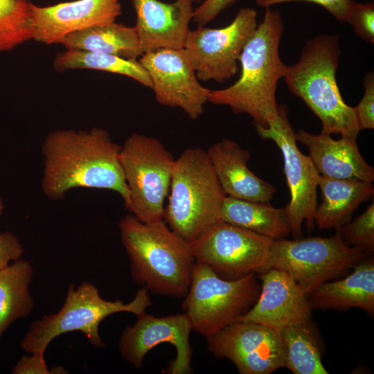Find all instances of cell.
<instances>
[{
	"label": "cell",
	"instance_id": "obj_1",
	"mask_svg": "<svg viewBox=\"0 0 374 374\" xmlns=\"http://www.w3.org/2000/svg\"><path fill=\"white\" fill-rule=\"evenodd\" d=\"M121 148L109 132L100 127L50 132L42 148L43 193L59 200L75 188L109 190L121 195L128 211L130 200L120 161Z\"/></svg>",
	"mask_w": 374,
	"mask_h": 374
},
{
	"label": "cell",
	"instance_id": "obj_2",
	"mask_svg": "<svg viewBox=\"0 0 374 374\" xmlns=\"http://www.w3.org/2000/svg\"><path fill=\"white\" fill-rule=\"evenodd\" d=\"M283 30L280 12L265 8L262 21L240 56L238 80L226 88L210 89L208 101L226 105L235 114H247L255 126L267 128L274 124L279 116L276 98L278 82L288 66L279 54Z\"/></svg>",
	"mask_w": 374,
	"mask_h": 374
},
{
	"label": "cell",
	"instance_id": "obj_3",
	"mask_svg": "<svg viewBox=\"0 0 374 374\" xmlns=\"http://www.w3.org/2000/svg\"><path fill=\"white\" fill-rule=\"evenodd\" d=\"M118 226L132 279L154 294L184 297L195 262L190 244L163 220L144 222L129 213Z\"/></svg>",
	"mask_w": 374,
	"mask_h": 374
},
{
	"label": "cell",
	"instance_id": "obj_4",
	"mask_svg": "<svg viewBox=\"0 0 374 374\" xmlns=\"http://www.w3.org/2000/svg\"><path fill=\"white\" fill-rule=\"evenodd\" d=\"M340 55L338 34L315 36L287 66L284 78L288 89L320 119L321 133L357 139L361 130L355 109L344 101L335 77Z\"/></svg>",
	"mask_w": 374,
	"mask_h": 374
},
{
	"label": "cell",
	"instance_id": "obj_5",
	"mask_svg": "<svg viewBox=\"0 0 374 374\" xmlns=\"http://www.w3.org/2000/svg\"><path fill=\"white\" fill-rule=\"evenodd\" d=\"M225 196L206 151L187 148L175 159L163 220L190 243L221 220Z\"/></svg>",
	"mask_w": 374,
	"mask_h": 374
},
{
	"label": "cell",
	"instance_id": "obj_6",
	"mask_svg": "<svg viewBox=\"0 0 374 374\" xmlns=\"http://www.w3.org/2000/svg\"><path fill=\"white\" fill-rule=\"evenodd\" d=\"M152 305L148 290L143 287L127 303L117 299H103L98 289L91 282L71 285L62 307L56 312L33 322L21 342L28 353H42L57 337L73 331L83 333L89 343L97 348L105 346L100 335V323L109 315L121 312L136 317Z\"/></svg>",
	"mask_w": 374,
	"mask_h": 374
},
{
	"label": "cell",
	"instance_id": "obj_7",
	"mask_svg": "<svg viewBox=\"0 0 374 374\" xmlns=\"http://www.w3.org/2000/svg\"><path fill=\"white\" fill-rule=\"evenodd\" d=\"M260 292L255 273L226 280L208 266L195 261L182 309L189 317L192 331L207 337L247 312Z\"/></svg>",
	"mask_w": 374,
	"mask_h": 374
},
{
	"label": "cell",
	"instance_id": "obj_8",
	"mask_svg": "<svg viewBox=\"0 0 374 374\" xmlns=\"http://www.w3.org/2000/svg\"><path fill=\"white\" fill-rule=\"evenodd\" d=\"M120 161L130 200L128 211L139 220H163L175 159L157 139L141 134L127 138Z\"/></svg>",
	"mask_w": 374,
	"mask_h": 374
},
{
	"label": "cell",
	"instance_id": "obj_9",
	"mask_svg": "<svg viewBox=\"0 0 374 374\" xmlns=\"http://www.w3.org/2000/svg\"><path fill=\"white\" fill-rule=\"evenodd\" d=\"M366 256L337 231L326 238L274 240L269 265L289 274L308 295L321 284L345 276Z\"/></svg>",
	"mask_w": 374,
	"mask_h": 374
},
{
	"label": "cell",
	"instance_id": "obj_10",
	"mask_svg": "<svg viewBox=\"0 0 374 374\" xmlns=\"http://www.w3.org/2000/svg\"><path fill=\"white\" fill-rule=\"evenodd\" d=\"M274 240L222 220L190 242L196 262L208 266L226 280H236L250 273L269 269Z\"/></svg>",
	"mask_w": 374,
	"mask_h": 374
},
{
	"label": "cell",
	"instance_id": "obj_11",
	"mask_svg": "<svg viewBox=\"0 0 374 374\" xmlns=\"http://www.w3.org/2000/svg\"><path fill=\"white\" fill-rule=\"evenodd\" d=\"M278 120L267 128L256 126L263 139L272 140L282 152L284 173L290 194L285 206L291 233L295 238L303 237L304 223L310 233L314 228V213L317 207V188L320 174L309 155L298 148L294 132L290 123L287 108L278 105Z\"/></svg>",
	"mask_w": 374,
	"mask_h": 374
},
{
	"label": "cell",
	"instance_id": "obj_12",
	"mask_svg": "<svg viewBox=\"0 0 374 374\" xmlns=\"http://www.w3.org/2000/svg\"><path fill=\"white\" fill-rule=\"evenodd\" d=\"M257 26L256 10L242 8L225 27L190 30L184 48L198 80L223 82L235 75L241 53Z\"/></svg>",
	"mask_w": 374,
	"mask_h": 374
},
{
	"label": "cell",
	"instance_id": "obj_13",
	"mask_svg": "<svg viewBox=\"0 0 374 374\" xmlns=\"http://www.w3.org/2000/svg\"><path fill=\"white\" fill-rule=\"evenodd\" d=\"M206 338L208 350L232 362L240 374H269L285 367L280 333L262 324L235 321Z\"/></svg>",
	"mask_w": 374,
	"mask_h": 374
},
{
	"label": "cell",
	"instance_id": "obj_14",
	"mask_svg": "<svg viewBox=\"0 0 374 374\" xmlns=\"http://www.w3.org/2000/svg\"><path fill=\"white\" fill-rule=\"evenodd\" d=\"M158 103L182 109L191 119L204 112L210 89L199 82L184 48H159L142 54Z\"/></svg>",
	"mask_w": 374,
	"mask_h": 374
},
{
	"label": "cell",
	"instance_id": "obj_15",
	"mask_svg": "<svg viewBox=\"0 0 374 374\" xmlns=\"http://www.w3.org/2000/svg\"><path fill=\"white\" fill-rule=\"evenodd\" d=\"M192 326L186 312L157 317L145 312L136 321L123 330L118 341L121 356L136 368H141L146 354L158 344L168 343L177 350L175 359L168 368L170 374H190Z\"/></svg>",
	"mask_w": 374,
	"mask_h": 374
},
{
	"label": "cell",
	"instance_id": "obj_16",
	"mask_svg": "<svg viewBox=\"0 0 374 374\" xmlns=\"http://www.w3.org/2000/svg\"><path fill=\"white\" fill-rule=\"evenodd\" d=\"M259 296L252 308L236 321L262 324L279 332L285 327L311 321L308 295L287 272L269 269L259 274Z\"/></svg>",
	"mask_w": 374,
	"mask_h": 374
},
{
	"label": "cell",
	"instance_id": "obj_17",
	"mask_svg": "<svg viewBox=\"0 0 374 374\" xmlns=\"http://www.w3.org/2000/svg\"><path fill=\"white\" fill-rule=\"evenodd\" d=\"M33 39L46 44L58 43L69 33L116 22L121 14L120 0H76L39 7L30 3Z\"/></svg>",
	"mask_w": 374,
	"mask_h": 374
},
{
	"label": "cell",
	"instance_id": "obj_18",
	"mask_svg": "<svg viewBox=\"0 0 374 374\" xmlns=\"http://www.w3.org/2000/svg\"><path fill=\"white\" fill-rule=\"evenodd\" d=\"M135 28L143 53L159 48H183L190 31L192 0H132Z\"/></svg>",
	"mask_w": 374,
	"mask_h": 374
},
{
	"label": "cell",
	"instance_id": "obj_19",
	"mask_svg": "<svg viewBox=\"0 0 374 374\" xmlns=\"http://www.w3.org/2000/svg\"><path fill=\"white\" fill-rule=\"evenodd\" d=\"M206 153L226 196L261 202L274 198L276 188L248 168L251 153L247 149L223 139L213 144Z\"/></svg>",
	"mask_w": 374,
	"mask_h": 374
},
{
	"label": "cell",
	"instance_id": "obj_20",
	"mask_svg": "<svg viewBox=\"0 0 374 374\" xmlns=\"http://www.w3.org/2000/svg\"><path fill=\"white\" fill-rule=\"evenodd\" d=\"M296 141L305 145L320 175L339 179H359L373 182L374 168L363 158L356 139L314 134L304 130L294 133Z\"/></svg>",
	"mask_w": 374,
	"mask_h": 374
},
{
	"label": "cell",
	"instance_id": "obj_21",
	"mask_svg": "<svg viewBox=\"0 0 374 374\" xmlns=\"http://www.w3.org/2000/svg\"><path fill=\"white\" fill-rule=\"evenodd\" d=\"M352 269L345 278L326 282L309 294L312 309L339 310L358 308L373 315V258L366 257Z\"/></svg>",
	"mask_w": 374,
	"mask_h": 374
},
{
	"label": "cell",
	"instance_id": "obj_22",
	"mask_svg": "<svg viewBox=\"0 0 374 374\" xmlns=\"http://www.w3.org/2000/svg\"><path fill=\"white\" fill-rule=\"evenodd\" d=\"M321 203L314 213V224L319 229L339 231L350 220L355 211L374 194L371 181L339 179L320 175L318 183Z\"/></svg>",
	"mask_w": 374,
	"mask_h": 374
},
{
	"label": "cell",
	"instance_id": "obj_23",
	"mask_svg": "<svg viewBox=\"0 0 374 374\" xmlns=\"http://www.w3.org/2000/svg\"><path fill=\"white\" fill-rule=\"evenodd\" d=\"M58 43L66 49L111 54L129 60H136L143 54L135 27L116 22L69 33Z\"/></svg>",
	"mask_w": 374,
	"mask_h": 374
},
{
	"label": "cell",
	"instance_id": "obj_24",
	"mask_svg": "<svg viewBox=\"0 0 374 374\" xmlns=\"http://www.w3.org/2000/svg\"><path fill=\"white\" fill-rule=\"evenodd\" d=\"M220 220L272 240L286 238L291 233L285 207L268 202H253L225 196Z\"/></svg>",
	"mask_w": 374,
	"mask_h": 374
},
{
	"label": "cell",
	"instance_id": "obj_25",
	"mask_svg": "<svg viewBox=\"0 0 374 374\" xmlns=\"http://www.w3.org/2000/svg\"><path fill=\"white\" fill-rule=\"evenodd\" d=\"M33 276L30 262L22 258L0 269V339L12 323L32 312L35 301L29 285Z\"/></svg>",
	"mask_w": 374,
	"mask_h": 374
},
{
	"label": "cell",
	"instance_id": "obj_26",
	"mask_svg": "<svg viewBox=\"0 0 374 374\" xmlns=\"http://www.w3.org/2000/svg\"><path fill=\"white\" fill-rule=\"evenodd\" d=\"M285 367L294 374H328L312 321L288 326L280 332Z\"/></svg>",
	"mask_w": 374,
	"mask_h": 374
},
{
	"label": "cell",
	"instance_id": "obj_27",
	"mask_svg": "<svg viewBox=\"0 0 374 374\" xmlns=\"http://www.w3.org/2000/svg\"><path fill=\"white\" fill-rule=\"evenodd\" d=\"M53 63L55 69L58 71L79 69L104 71L128 76L152 89L150 76L137 60L125 59L111 54L66 49L56 55Z\"/></svg>",
	"mask_w": 374,
	"mask_h": 374
},
{
	"label": "cell",
	"instance_id": "obj_28",
	"mask_svg": "<svg viewBox=\"0 0 374 374\" xmlns=\"http://www.w3.org/2000/svg\"><path fill=\"white\" fill-rule=\"evenodd\" d=\"M30 3L28 0H0V53L33 39Z\"/></svg>",
	"mask_w": 374,
	"mask_h": 374
},
{
	"label": "cell",
	"instance_id": "obj_29",
	"mask_svg": "<svg viewBox=\"0 0 374 374\" xmlns=\"http://www.w3.org/2000/svg\"><path fill=\"white\" fill-rule=\"evenodd\" d=\"M344 241L366 254L374 251V199L366 211L339 231Z\"/></svg>",
	"mask_w": 374,
	"mask_h": 374
},
{
	"label": "cell",
	"instance_id": "obj_30",
	"mask_svg": "<svg viewBox=\"0 0 374 374\" xmlns=\"http://www.w3.org/2000/svg\"><path fill=\"white\" fill-rule=\"evenodd\" d=\"M359 37L371 44L374 43V3H355L348 21Z\"/></svg>",
	"mask_w": 374,
	"mask_h": 374
},
{
	"label": "cell",
	"instance_id": "obj_31",
	"mask_svg": "<svg viewBox=\"0 0 374 374\" xmlns=\"http://www.w3.org/2000/svg\"><path fill=\"white\" fill-rule=\"evenodd\" d=\"M292 1H307L318 4L330 12L338 21L347 23L356 3L355 0H256L258 6L265 8Z\"/></svg>",
	"mask_w": 374,
	"mask_h": 374
},
{
	"label": "cell",
	"instance_id": "obj_32",
	"mask_svg": "<svg viewBox=\"0 0 374 374\" xmlns=\"http://www.w3.org/2000/svg\"><path fill=\"white\" fill-rule=\"evenodd\" d=\"M364 93L354 107L360 130L374 128V75L370 72L364 79Z\"/></svg>",
	"mask_w": 374,
	"mask_h": 374
},
{
	"label": "cell",
	"instance_id": "obj_33",
	"mask_svg": "<svg viewBox=\"0 0 374 374\" xmlns=\"http://www.w3.org/2000/svg\"><path fill=\"white\" fill-rule=\"evenodd\" d=\"M237 0H204L194 8L193 20L204 26L213 21L220 12L231 6Z\"/></svg>",
	"mask_w": 374,
	"mask_h": 374
},
{
	"label": "cell",
	"instance_id": "obj_34",
	"mask_svg": "<svg viewBox=\"0 0 374 374\" xmlns=\"http://www.w3.org/2000/svg\"><path fill=\"white\" fill-rule=\"evenodd\" d=\"M24 249L19 239L10 231L0 233V269L9 265L10 262L21 258Z\"/></svg>",
	"mask_w": 374,
	"mask_h": 374
},
{
	"label": "cell",
	"instance_id": "obj_35",
	"mask_svg": "<svg viewBox=\"0 0 374 374\" xmlns=\"http://www.w3.org/2000/svg\"><path fill=\"white\" fill-rule=\"evenodd\" d=\"M23 355L12 367V374H51L44 359V353Z\"/></svg>",
	"mask_w": 374,
	"mask_h": 374
},
{
	"label": "cell",
	"instance_id": "obj_36",
	"mask_svg": "<svg viewBox=\"0 0 374 374\" xmlns=\"http://www.w3.org/2000/svg\"><path fill=\"white\" fill-rule=\"evenodd\" d=\"M51 371V373H67L68 372H65L66 371L62 366H54L53 368H52V369L50 370Z\"/></svg>",
	"mask_w": 374,
	"mask_h": 374
},
{
	"label": "cell",
	"instance_id": "obj_37",
	"mask_svg": "<svg viewBox=\"0 0 374 374\" xmlns=\"http://www.w3.org/2000/svg\"><path fill=\"white\" fill-rule=\"evenodd\" d=\"M3 207H4L3 202V200H2L1 197H0V215L3 213Z\"/></svg>",
	"mask_w": 374,
	"mask_h": 374
},
{
	"label": "cell",
	"instance_id": "obj_38",
	"mask_svg": "<svg viewBox=\"0 0 374 374\" xmlns=\"http://www.w3.org/2000/svg\"><path fill=\"white\" fill-rule=\"evenodd\" d=\"M202 0H192L193 3H199Z\"/></svg>",
	"mask_w": 374,
	"mask_h": 374
}]
</instances>
